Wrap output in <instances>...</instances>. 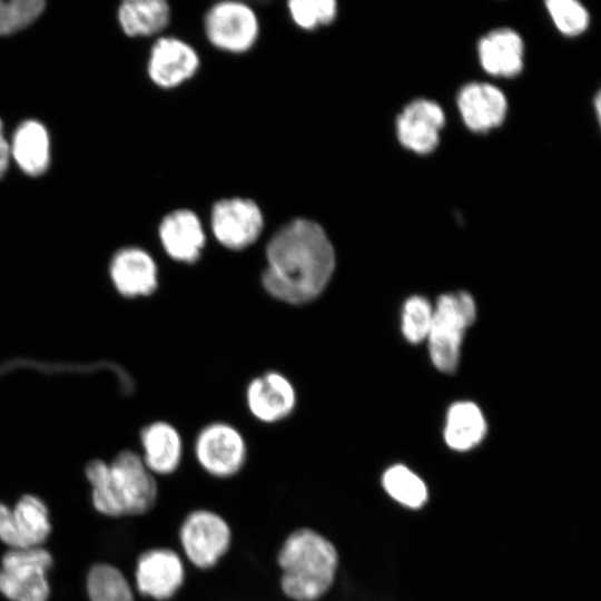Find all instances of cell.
I'll use <instances>...</instances> for the list:
<instances>
[{
  "mask_svg": "<svg viewBox=\"0 0 601 601\" xmlns=\"http://www.w3.org/2000/svg\"><path fill=\"white\" fill-rule=\"evenodd\" d=\"M265 290L274 298L305 304L326 287L335 268L334 247L315 221L296 218L280 227L266 246Z\"/></svg>",
  "mask_w": 601,
  "mask_h": 601,
  "instance_id": "obj_1",
  "label": "cell"
},
{
  "mask_svg": "<svg viewBox=\"0 0 601 601\" xmlns=\"http://www.w3.org/2000/svg\"><path fill=\"white\" fill-rule=\"evenodd\" d=\"M95 509L107 516L149 512L158 497L155 475L137 453L125 450L110 462L91 461L86 467Z\"/></svg>",
  "mask_w": 601,
  "mask_h": 601,
  "instance_id": "obj_2",
  "label": "cell"
},
{
  "mask_svg": "<svg viewBox=\"0 0 601 601\" xmlns=\"http://www.w3.org/2000/svg\"><path fill=\"white\" fill-rule=\"evenodd\" d=\"M279 585L293 601H317L332 588L338 552L334 544L311 528L290 532L277 552Z\"/></svg>",
  "mask_w": 601,
  "mask_h": 601,
  "instance_id": "obj_3",
  "label": "cell"
},
{
  "mask_svg": "<svg viewBox=\"0 0 601 601\" xmlns=\"http://www.w3.org/2000/svg\"><path fill=\"white\" fill-rule=\"evenodd\" d=\"M475 314V303L466 292L439 298L426 339L432 362L440 371L451 373L456 368L464 333L474 322Z\"/></svg>",
  "mask_w": 601,
  "mask_h": 601,
  "instance_id": "obj_4",
  "label": "cell"
},
{
  "mask_svg": "<svg viewBox=\"0 0 601 601\" xmlns=\"http://www.w3.org/2000/svg\"><path fill=\"white\" fill-rule=\"evenodd\" d=\"M178 539L186 559L197 569L217 565L231 545V529L218 513L197 509L183 520Z\"/></svg>",
  "mask_w": 601,
  "mask_h": 601,
  "instance_id": "obj_5",
  "label": "cell"
},
{
  "mask_svg": "<svg viewBox=\"0 0 601 601\" xmlns=\"http://www.w3.org/2000/svg\"><path fill=\"white\" fill-rule=\"evenodd\" d=\"M51 564V555L39 546L11 549L2 558L0 592L12 601H46V573Z\"/></svg>",
  "mask_w": 601,
  "mask_h": 601,
  "instance_id": "obj_6",
  "label": "cell"
},
{
  "mask_svg": "<svg viewBox=\"0 0 601 601\" xmlns=\"http://www.w3.org/2000/svg\"><path fill=\"white\" fill-rule=\"evenodd\" d=\"M247 455L243 435L234 426L217 422L205 426L195 442V456L205 472L227 479L237 474Z\"/></svg>",
  "mask_w": 601,
  "mask_h": 601,
  "instance_id": "obj_7",
  "label": "cell"
},
{
  "mask_svg": "<svg viewBox=\"0 0 601 601\" xmlns=\"http://www.w3.org/2000/svg\"><path fill=\"white\" fill-rule=\"evenodd\" d=\"M205 31L209 41L226 51L248 50L258 36V20L245 3L223 1L214 4L205 18Z\"/></svg>",
  "mask_w": 601,
  "mask_h": 601,
  "instance_id": "obj_8",
  "label": "cell"
},
{
  "mask_svg": "<svg viewBox=\"0 0 601 601\" xmlns=\"http://www.w3.org/2000/svg\"><path fill=\"white\" fill-rule=\"evenodd\" d=\"M185 578L184 561L173 549L152 548L137 559L135 584L142 597L167 601L180 590Z\"/></svg>",
  "mask_w": 601,
  "mask_h": 601,
  "instance_id": "obj_9",
  "label": "cell"
},
{
  "mask_svg": "<svg viewBox=\"0 0 601 601\" xmlns=\"http://www.w3.org/2000/svg\"><path fill=\"white\" fill-rule=\"evenodd\" d=\"M211 230L226 248L239 250L252 245L263 230L259 206L246 198H227L213 206Z\"/></svg>",
  "mask_w": 601,
  "mask_h": 601,
  "instance_id": "obj_10",
  "label": "cell"
},
{
  "mask_svg": "<svg viewBox=\"0 0 601 601\" xmlns=\"http://www.w3.org/2000/svg\"><path fill=\"white\" fill-rule=\"evenodd\" d=\"M49 532L48 510L40 499L24 495L13 510L0 503V540L12 549L36 548Z\"/></svg>",
  "mask_w": 601,
  "mask_h": 601,
  "instance_id": "obj_11",
  "label": "cell"
},
{
  "mask_svg": "<svg viewBox=\"0 0 601 601\" xmlns=\"http://www.w3.org/2000/svg\"><path fill=\"white\" fill-rule=\"evenodd\" d=\"M199 65L193 47L177 38H160L151 48L148 75L159 87L173 88L189 79Z\"/></svg>",
  "mask_w": 601,
  "mask_h": 601,
  "instance_id": "obj_12",
  "label": "cell"
},
{
  "mask_svg": "<svg viewBox=\"0 0 601 601\" xmlns=\"http://www.w3.org/2000/svg\"><path fill=\"white\" fill-rule=\"evenodd\" d=\"M246 401L250 413L257 420L274 423L292 413L296 394L292 383L284 375L267 372L248 384Z\"/></svg>",
  "mask_w": 601,
  "mask_h": 601,
  "instance_id": "obj_13",
  "label": "cell"
},
{
  "mask_svg": "<svg viewBox=\"0 0 601 601\" xmlns=\"http://www.w3.org/2000/svg\"><path fill=\"white\" fill-rule=\"evenodd\" d=\"M443 125L444 112L441 107L433 101L420 99L406 106L398 116L397 136L406 148L428 152L437 145Z\"/></svg>",
  "mask_w": 601,
  "mask_h": 601,
  "instance_id": "obj_14",
  "label": "cell"
},
{
  "mask_svg": "<svg viewBox=\"0 0 601 601\" xmlns=\"http://www.w3.org/2000/svg\"><path fill=\"white\" fill-rule=\"evenodd\" d=\"M109 270L115 287L126 297L150 295L157 288V265L142 248L126 247L118 250Z\"/></svg>",
  "mask_w": 601,
  "mask_h": 601,
  "instance_id": "obj_15",
  "label": "cell"
},
{
  "mask_svg": "<svg viewBox=\"0 0 601 601\" xmlns=\"http://www.w3.org/2000/svg\"><path fill=\"white\" fill-rule=\"evenodd\" d=\"M159 238L165 252L181 263H195L205 245V233L198 216L188 209L167 214L159 225Z\"/></svg>",
  "mask_w": 601,
  "mask_h": 601,
  "instance_id": "obj_16",
  "label": "cell"
},
{
  "mask_svg": "<svg viewBox=\"0 0 601 601\" xmlns=\"http://www.w3.org/2000/svg\"><path fill=\"white\" fill-rule=\"evenodd\" d=\"M457 106L466 126L486 131L500 125L508 109L504 95L489 83H470L457 96Z\"/></svg>",
  "mask_w": 601,
  "mask_h": 601,
  "instance_id": "obj_17",
  "label": "cell"
},
{
  "mask_svg": "<svg viewBox=\"0 0 601 601\" xmlns=\"http://www.w3.org/2000/svg\"><path fill=\"white\" fill-rule=\"evenodd\" d=\"M141 459L154 475L174 473L183 456V442L178 431L167 422L146 425L140 433Z\"/></svg>",
  "mask_w": 601,
  "mask_h": 601,
  "instance_id": "obj_18",
  "label": "cell"
},
{
  "mask_svg": "<svg viewBox=\"0 0 601 601\" xmlns=\"http://www.w3.org/2000/svg\"><path fill=\"white\" fill-rule=\"evenodd\" d=\"M524 46L511 29H499L486 35L479 45L483 68L495 76L513 77L523 68Z\"/></svg>",
  "mask_w": 601,
  "mask_h": 601,
  "instance_id": "obj_19",
  "label": "cell"
},
{
  "mask_svg": "<svg viewBox=\"0 0 601 601\" xmlns=\"http://www.w3.org/2000/svg\"><path fill=\"white\" fill-rule=\"evenodd\" d=\"M10 152L28 175L42 174L49 164V137L46 128L36 120L22 122L13 135Z\"/></svg>",
  "mask_w": 601,
  "mask_h": 601,
  "instance_id": "obj_20",
  "label": "cell"
},
{
  "mask_svg": "<svg viewBox=\"0 0 601 601\" xmlns=\"http://www.w3.org/2000/svg\"><path fill=\"white\" fill-rule=\"evenodd\" d=\"M486 433L481 410L472 402H459L447 413L444 439L455 451H467L477 445Z\"/></svg>",
  "mask_w": 601,
  "mask_h": 601,
  "instance_id": "obj_21",
  "label": "cell"
},
{
  "mask_svg": "<svg viewBox=\"0 0 601 601\" xmlns=\"http://www.w3.org/2000/svg\"><path fill=\"white\" fill-rule=\"evenodd\" d=\"M169 17L170 8L164 0H127L118 9L119 23L131 37L159 32Z\"/></svg>",
  "mask_w": 601,
  "mask_h": 601,
  "instance_id": "obj_22",
  "label": "cell"
},
{
  "mask_svg": "<svg viewBox=\"0 0 601 601\" xmlns=\"http://www.w3.org/2000/svg\"><path fill=\"white\" fill-rule=\"evenodd\" d=\"M382 485L394 501L410 509L423 506L428 497L425 482L402 464L390 466L384 472Z\"/></svg>",
  "mask_w": 601,
  "mask_h": 601,
  "instance_id": "obj_23",
  "label": "cell"
},
{
  "mask_svg": "<svg viewBox=\"0 0 601 601\" xmlns=\"http://www.w3.org/2000/svg\"><path fill=\"white\" fill-rule=\"evenodd\" d=\"M87 591L90 601H135L129 581L108 563H98L90 569Z\"/></svg>",
  "mask_w": 601,
  "mask_h": 601,
  "instance_id": "obj_24",
  "label": "cell"
},
{
  "mask_svg": "<svg viewBox=\"0 0 601 601\" xmlns=\"http://www.w3.org/2000/svg\"><path fill=\"white\" fill-rule=\"evenodd\" d=\"M545 7L554 26L564 36H579L589 27V11L577 0H548Z\"/></svg>",
  "mask_w": 601,
  "mask_h": 601,
  "instance_id": "obj_25",
  "label": "cell"
},
{
  "mask_svg": "<svg viewBox=\"0 0 601 601\" xmlns=\"http://www.w3.org/2000/svg\"><path fill=\"white\" fill-rule=\"evenodd\" d=\"M434 308L421 296L408 298L403 309L402 331L411 343H420L427 338L433 321Z\"/></svg>",
  "mask_w": 601,
  "mask_h": 601,
  "instance_id": "obj_26",
  "label": "cell"
},
{
  "mask_svg": "<svg viewBox=\"0 0 601 601\" xmlns=\"http://www.w3.org/2000/svg\"><path fill=\"white\" fill-rule=\"evenodd\" d=\"M43 8L42 0H0V35L27 27L42 12Z\"/></svg>",
  "mask_w": 601,
  "mask_h": 601,
  "instance_id": "obj_27",
  "label": "cell"
},
{
  "mask_svg": "<svg viewBox=\"0 0 601 601\" xmlns=\"http://www.w3.org/2000/svg\"><path fill=\"white\" fill-rule=\"evenodd\" d=\"M288 10L299 27L313 29L334 19L336 2L334 0H292L288 2Z\"/></svg>",
  "mask_w": 601,
  "mask_h": 601,
  "instance_id": "obj_28",
  "label": "cell"
},
{
  "mask_svg": "<svg viewBox=\"0 0 601 601\" xmlns=\"http://www.w3.org/2000/svg\"><path fill=\"white\" fill-rule=\"evenodd\" d=\"M9 155L10 146L3 137L2 122L0 120V178L2 177L8 167Z\"/></svg>",
  "mask_w": 601,
  "mask_h": 601,
  "instance_id": "obj_29",
  "label": "cell"
},
{
  "mask_svg": "<svg viewBox=\"0 0 601 601\" xmlns=\"http://www.w3.org/2000/svg\"><path fill=\"white\" fill-rule=\"evenodd\" d=\"M593 105H594L597 119H598V122H599V126H600V129H601V88L599 89V91L597 92V95L594 97Z\"/></svg>",
  "mask_w": 601,
  "mask_h": 601,
  "instance_id": "obj_30",
  "label": "cell"
}]
</instances>
